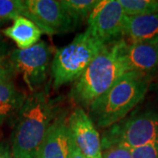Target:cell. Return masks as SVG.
I'll return each mask as SVG.
<instances>
[{"instance_id":"cell-7","label":"cell","mask_w":158,"mask_h":158,"mask_svg":"<svg viewBox=\"0 0 158 158\" xmlns=\"http://www.w3.org/2000/svg\"><path fill=\"white\" fill-rule=\"evenodd\" d=\"M125 14L118 0H100L88 18V30L107 46L124 39Z\"/></svg>"},{"instance_id":"cell-11","label":"cell","mask_w":158,"mask_h":158,"mask_svg":"<svg viewBox=\"0 0 158 158\" xmlns=\"http://www.w3.org/2000/svg\"><path fill=\"white\" fill-rule=\"evenodd\" d=\"M121 55L127 72L149 73L158 67V44L146 42H125Z\"/></svg>"},{"instance_id":"cell-16","label":"cell","mask_w":158,"mask_h":158,"mask_svg":"<svg viewBox=\"0 0 158 158\" xmlns=\"http://www.w3.org/2000/svg\"><path fill=\"white\" fill-rule=\"evenodd\" d=\"M118 2L127 16L138 17L158 12V0H118Z\"/></svg>"},{"instance_id":"cell-3","label":"cell","mask_w":158,"mask_h":158,"mask_svg":"<svg viewBox=\"0 0 158 158\" xmlns=\"http://www.w3.org/2000/svg\"><path fill=\"white\" fill-rule=\"evenodd\" d=\"M124 42L125 39H122L106 46L74 82L69 97L77 106L90 107L97 98L127 72L121 55Z\"/></svg>"},{"instance_id":"cell-5","label":"cell","mask_w":158,"mask_h":158,"mask_svg":"<svg viewBox=\"0 0 158 158\" xmlns=\"http://www.w3.org/2000/svg\"><path fill=\"white\" fill-rule=\"evenodd\" d=\"M158 141V113L151 110L134 113L104 131L102 150L113 146L133 149Z\"/></svg>"},{"instance_id":"cell-9","label":"cell","mask_w":158,"mask_h":158,"mask_svg":"<svg viewBox=\"0 0 158 158\" xmlns=\"http://www.w3.org/2000/svg\"><path fill=\"white\" fill-rule=\"evenodd\" d=\"M68 127L76 146L85 158H103L101 137L84 108L74 109L68 117Z\"/></svg>"},{"instance_id":"cell-4","label":"cell","mask_w":158,"mask_h":158,"mask_svg":"<svg viewBox=\"0 0 158 158\" xmlns=\"http://www.w3.org/2000/svg\"><path fill=\"white\" fill-rule=\"evenodd\" d=\"M105 47L86 29L68 45L59 48L51 63L54 88L77 81Z\"/></svg>"},{"instance_id":"cell-1","label":"cell","mask_w":158,"mask_h":158,"mask_svg":"<svg viewBox=\"0 0 158 158\" xmlns=\"http://www.w3.org/2000/svg\"><path fill=\"white\" fill-rule=\"evenodd\" d=\"M57 116L58 107L48 90H37L27 97L11 135L13 157L36 158L46 133Z\"/></svg>"},{"instance_id":"cell-18","label":"cell","mask_w":158,"mask_h":158,"mask_svg":"<svg viewBox=\"0 0 158 158\" xmlns=\"http://www.w3.org/2000/svg\"><path fill=\"white\" fill-rule=\"evenodd\" d=\"M130 150L132 158H158V141Z\"/></svg>"},{"instance_id":"cell-22","label":"cell","mask_w":158,"mask_h":158,"mask_svg":"<svg viewBox=\"0 0 158 158\" xmlns=\"http://www.w3.org/2000/svg\"><path fill=\"white\" fill-rule=\"evenodd\" d=\"M0 158H14L11 149L4 143H0Z\"/></svg>"},{"instance_id":"cell-24","label":"cell","mask_w":158,"mask_h":158,"mask_svg":"<svg viewBox=\"0 0 158 158\" xmlns=\"http://www.w3.org/2000/svg\"><path fill=\"white\" fill-rule=\"evenodd\" d=\"M1 42H4V38H3V34L0 33V43Z\"/></svg>"},{"instance_id":"cell-6","label":"cell","mask_w":158,"mask_h":158,"mask_svg":"<svg viewBox=\"0 0 158 158\" xmlns=\"http://www.w3.org/2000/svg\"><path fill=\"white\" fill-rule=\"evenodd\" d=\"M52 48L45 41L27 49H14L9 61L15 73L20 74L32 92L37 91L45 83L50 66Z\"/></svg>"},{"instance_id":"cell-12","label":"cell","mask_w":158,"mask_h":158,"mask_svg":"<svg viewBox=\"0 0 158 158\" xmlns=\"http://www.w3.org/2000/svg\"><path fill=\"white\" fill-rule=\"evenodd\" d=\"M130 42L158 44V12L138 17L125 18L124 39Z\"/></svg>"},{"instance_id":"cell-20","label":"cell","mask_w":158,"mask_h":158,"mask_svg":"<svg viewBox=\"0 0 158 158\" xmlns=\"http://www.w3.org/2000/svg\"><path fill=\"white\" fill-rule=\"evenodd\" d=\"M15 74L11 67L9 58L6 56L0 57V82L4 80L11 79Z\"/></svg>"},{"instance_id":"cell-8","label":"cell","mask_w":158,"mask_h":158,"mask_svg":"<svg viewBox=\"0 0 158 158\" xmlns=\"http://www.w3.org/2000/svg\"><path fill=\"white\" fill-rule=\"evenodd\" d=\"M24 17L31 19L43 34H64L75 29V23L60 1L25 0Z\"/></svg>"},{"instance_id":"cell-2","label":"cell","mask_w":158,"mask_h":158,"mask_svg":"<svg viewBox=\"0 0 158 158\" xmlns=\"http://www.w3.org/2000/svg\"><path fill=\"white\" fill-rule=\"evenodd\" d=\"M150 83L149 73H125L88 108V115L93 124L108 128L122 120L144 98Z\"/></svg>"},{"instance_id":"cell-17","label":"cell","mask_w":158,"mask_h":158,"mask_svg":"<svg viewBox=\"0 0 158 158\" xmlns=\"http://www.w3.org/2000/svg\"><path fill=\"white\" fill-rule=\"evenodd\" d=\"M25 4L21 0H0V26L24 16Z\"/></svg>"},{"instance_id":"cell-10","label":"cell","mask_w":158,"mask_h":158,"mask_svg":"<svg viewBox=\"0 0 158 158\" xmlns=\"http://www.w3.org/2000/svg\"><path fill=\"white\" fill-rule=\"evenodd\" d=\"M71 136L66 113L58 114L51 123L36 154V158H69Z\"/></svg>"},{"instance_id":"cell-13","label":"cell","mask_w":158,"mask_h":158,"mask_svg":"<svg viewBox=\"0 0 158 158\" xmlns=\"http://www.w3.org/2000/svg\"><path fill=\"white\" fill-rule=\"evenodd\" d=\"M3 34L13 40L19 49H27L37 44L43 33L31 19L19 16L10 27L3 30Z\"/></svg>"},{"instance_id":"cell-21","label":"cell","mask_w":158,"mask_h":158,"mask_svg":"<svg viewBox=\"0 0 158 158\" xmlns=\"http://www.w3.org/2000/svg\"><path fill=\"white\" fill-rule=\"evenodd\" d=\"M71 136V135H70ZM69 158H85L84 155L80 152L77 147L76 146L73 139L71 137V141H70V150H69Z\"/></svg>"},{"instance_id":"cell-14","label":"cell","mask_w":158,"mask_h":158,"mask_svg":"<svg viewBox=\"0 0 158 158\" xmlns=\"http://www.w3.org/2000/svg\"><path fill=\"white\" fill-rule=\"evenodd\" d=\"M27 98L11 79L0 82V126L19 112Z\"/></svg>"},{"instance_id":"cell-19","label":"cell","mask_w":158,"mask_h":158,"mask_svg":"<svg viewBox=\"0 0 158 158\" xmlns=\"http://www.w3.org/2000/svg\"><path fill=\"white\" fill-rule=\"evenodd\" d=\"M103 158H132L129 148L121 146H113L102 150Z\"/></svg>"},{"instance_id":"cell-15","label":"cell","mask_w":158,"mask_h":158,"mask_svg":"<svg viewBox=\"0 0 158 158\" xmlns=\"http://www.w3.org/2000/svg\"><path fill=\"white\" fill-rule=\"evenodd\" d=\"M100 0H61L63 9L67 12L75 25L88 18Z\"/></svg>"},{"instance_id":"cell-23","label":"cell","mask_w":158,"mask_h":158,"mask_svg":"<svg viewBox=\"0 0 158 158\" xmlns=\"http://www.w3.org/2000/svg\"><path fill=\"white\" fill-rule=\"evenodd\" d=\"M6 50H7V48H6L5 42H1L0 43V57L6 56Z\"/></svg>"}]
</instances>
